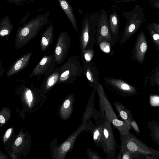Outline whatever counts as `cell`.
<instances>
[{"instance_id":"obj_1","label":"cell","mask_w":159,"mask_h":159,"mask_svg":"<svg viewBox=\"0 0 159 159\" xmlns=\"http://www.w3.org/2000/svg\"><path fill=\"white\" fill-rule=\"evenodd\" d=\"M50 12L37 16L18 29L15 38L16 49L23 47L32 40L48 23Z\"/></svg>"},{"instance_id":"obj_2","label":"cell","mask_w":159,"mask_h":159,"mask_svg":"<svg viewBox=\"0 0 159 159\" xmlns=\"http://www.w3.org/2000/svg\"><path fill=\"white\" fill-rule=\"evenodd\" d=\"M99 14L86 15L82 20L81 30L79 39L80 51L93 49L96 43L97 26Z\"/></svg>"},{"instance_id":"obj_3","label":"cell","mask_w":159,"mask_h":159,"mask_svg":"<svg viewBox=\"0 0 159 159\" xmlns=\"http://www.w3.org/2000/svg\"><path fill=\"white\" fill-rule=\"evenodd\" d=\"M96 91L99 98V111L118 130L120 134H128L129 129L124 121L118 119L103 87L100 84H98Z\"/></svg>"},{"instance_id":"obj_4","label":"cell","mask_w":159,"mask_h":159,"mask_svg":"<svg viewBox=\"0 0 159 159\" xmlns=\"http://www.w3.org/2000/svg\"><path fill=\"white\" fill-rule=\"evenodd\" d=\"M143 10V8L136 4L131 11L122 12L127 22L120 39L121 44L125 43L137 31L145 21Z\"/></svg>"},{"instance_id":"obj_5","label":"cell","mask_w":159,"mask_h":159,"mask_svg":"<svg viewBox=\"0 0 159 159\" xmlns=\"http://www.w3.org/2000/svg\"><path fill=\"white\" fill-rule=\"evenodd\" d=\"M120 148L159 158V151L147 146L130 131L126 134H120Z\"/></svg>"},{"instance_id":"obj_6","label":"cell","mask_w":159,"mask_h":159,"mask_svg":"<svg viewBox=\"0 0 159 159\" xmlns=\"http://www.w3.org/2000/svg\"><path fill=\"white\" fill-rule=\"evenodd\" d=\"M60 68V73L58 84H73L77 77L83 74V68L80 62V57L76 55L70 57Z\"/></svg>"},{"instance_id":"obj_7","label":"cell","mask_w":159,"mask_h":159,"mask_svg":"<svg viewBox=\"0 0 159 159\" xmlns=\"http://www.w3.org/2000/svg\"><path fill=\"white\" fill-rule=\"evenodd\" d=\"M117 143L114 135L111 123L105 117L102 124L101 147L106 154L107 159H117L116 149Z\"/></svg>"},{"instance_id":"obj_8","label":"cell","mask_w":159,"mask_h":159,"mask_svg":"<svg viewBox=\"0 0 159 159\" xmlns=\"http://www.w3.org/2000/svg\"><path fill=\"white\" fill-rule=\"evenodd\" d=\"M103 80L108 88L120 96H132L137 93L134 87L121 79L104 76Z\"/></svg>"},{"instance_id":"obj_9","label":"cell","mask_w":159,"mask_h":159,"mask_svg":"<svg viewBox=\"0 0 159 159\" xmlns=\"http://www.w3.org/2000/svg\"><path fill=\"white\" fill-rule=\"evenodd\" d=\"M71 39L66 31L61 32L58 36L53 53L56 63L61 64L68 54L70 47Z\"/></svg>"},{"instance_id":"obj_10","label":"cell","mask_w":159,"mask_h":159,"mask_svg":"<svg viewBox=\"0 0 159 159\" xmlns=\"http://www.w3.org/2000/svg\"><path fill=\"white\" fill-rule=\"evenodd\" d=\"M102 39L107 40L113 43L109 29L108 15L104 9L100 10L98 20L96 34L97 44Z\"/></svg>"},{"instance_id":"obj_11","label":"cell","mask_w":159,"mask_h":159,"mask_svg":"<svg viewBox=\"0 0 159 159\" xmlns=\"http://www.w3.org/2000/svg\"><path fill=\"white\" fill-rule=\"evenodd\" d=\"M56 62L54 53L52 54L44 55L32 70L29 76H46L50 73L55 68Z\"/></svg>"},{"instance_id":"obj_12","label":"cell","mask_w":159,"mask_h":159,"mask_svg":"<svg viewBox=\"0 0 159 159\" xmlns=\"http://www.w3.org/2000/svg\"><path fill=\"white\" fill-rule=\"evenodd\" d=\"M83 74L89 86L97 90L99 83V72L93 61L83 63Z\"/></svg>"},{"instance_id":"obj_13","label":"cell","mask_w":159,"mask_h":159,"mask_svg":"<svg viewBox=\"0 0 159 159\" xmlns=\"http://www.w3.org/2000/svg\"><path fill=\"white\" fill-rule=\"evenodd\" d=\"M96 90L93 89L90 95L85 110L83 113L82 118V124L85 123L90 118H93L96 121L103 120L105 119V116L99 111H97L94 106V100Z\"/></svg>"},{"instance_id":"obj_14","label":"cell","mask_w":159,"mask_h":159,"mask_svg":"<svg viewBox=\"0 0 159 159\" xmlns=\"http://www.w3.org/2000/svg\"><path fill=\"white\" fill-rule=\"evenodd\" d=\"M148 45L146 37L143 31L139 34L136 42L132 51L133 58L142 64L147 49Z\"/></svg>"},{"instance_id":"obj_15","label":"cell","mask_w":159,"mask_h":159,"mask_svg":"<svg viewBox=\"0 0 159 159\" xmlns=\"http://www.w3.org/2000/svg\"><path fill=\"white\" fill-rule=\"evenodd\" d=\"M85 128V124L81 123L77 129L58 148L59 158L63 159L65 157L67 153L72 149L76 139L80 134L84 131Z\"/></svg>"},{"instance_id":"obj_16","label":"cell","mask_w":159,"mask_h":159,"mask_svg":"<svg viewBox=\"0 0 159 159\" xmlns=\"http://www.w3.org/2000/svg\"><path fill=\"white\" fill-rule=\"evenodd\" d=\"M104 120L96 121V124L95 125L89 119L85 123L84 131L86 132L90 131L94 144L97 147H101V145L102 124Z\"/></svg>"},{"instance_id":"obj_17","label":"cell","mask_w":159,"mask_h":159,"mask_svg":"<svg viewBox=\"0 0 159 159\" xmlns=\"http://www.w3.org/2000/svg\"><path fill=\"white\" fill-rule=\"evenodd\" d=\"M32 54L31 51L27 52L16 61L9 67L7 72V76L11 77L26 68Z\"/></svg>"},{"instance_id":"obj_18","label":"cell","mask_w":159,"mask_h":159,"mask_svg":"<svg viewBox=\"0 0 159 159\" xmlns=\"http://www.w3.org/2000/svg\"><path fill=\"white\" fill-rule=\"evenodd\" d=\"M120 23L119 15L116 11L114 10L110 14L109 17V29L114 45L119 39Z\"/></svg>"},{"instance_id":"obj_19","label":"cell","mask_w":159,"mask_h":159,"mask_svg":"<svg viewBox=\"0 0 159 159\" xmlns=\"http://www.w3.org/2000/svg\"><path fill=\"white\" fill-rule=\"evenodd\" d=\"M113 104L119 116L124 120L130 130L132 127L131 123L133 119L132 112L119 102L114 101Z\"/></svg>"},{"instance_id":"obj_20","label":"cell","mask_w":159,"mask_h":159,"mask_svg":"<svg viewBox=\"0 0 159 159\" xmlns=\"http://www.w3.org/2000/svg\"><path fill=\"white\" fill-rule=\"evenodd\" d=\"M60 67H55L52 71L44 78L42 88L47 91L57 83L60 77Z\"/></svg>"},{"instance_id":"obj_21","label":"cell","mask_w":159,"mask_h":159,"mask_svg":"<svg viewBox=\"0 0 159 159\" xmlns=\"http://www.w3.org/2000/svg\"><path fill=\"white\" fill-rule=\"evenodd\" d=\"M74 95L71 93L68 95L64 101L60 109L61 118L67 120L71 116L73 110Z\"/></svg>"},{"instance_id":"obj_22","label":"cell","mask_w":159,"mask_h":159,"mask_svg":"<svg viewBox=\"0 0 159 159\" xmlns=\"http://www.w3.org/2000/svg\"><path fill=\"white\" fill-rule=\"evenodd\" d=\"M54 36V26L51 24L47 28L41 38L40 45L42 51H47L50 45L53 42Z\"/></svg>"},{"instance_id":"obj_23","label":"cell","mask_w":159,"mask_h":159,"mask_svg":"<svg viewBox=\"0 0 159 159\" xmlns=\"http://www.w3.org/2000/svg\"><path fill=\"white\" fill-rule=\"evenodd\" d=\"M60 5L65 12L75 30L78 31L77 22L73 9L67 0H58Z\"/></svg>"},{"instance_id":"obj_24","label":"cell","mask_w":159,"mask_h":159,"mask_svg":"<svg viewBox=\"0 0 159 159\" xmlns=\"http://www.w3.org/2000/svg\"><path fill=\"white\" fill-rule=\"evenodd\" d=\"M13 28V25L11 23L10 17L6 16L1 19L0 21V36L3 38L6 37L8 40L9 36Z\"/></svg>"},{"instance_id":"obj_25","label":"cell","mask_w":159,"mask_h":159,"mask_svg":"<svg viewBox=\"0 0 159 159\" xmlns=\"http://www.w3.org/2000/svg\"><path fill=\"white\" fill-rule=\"evenodd\" d=\"M147 126L152 140L159 146V123L155 120H150L147 122Z\"/></svg>"},{"instance_id":"obj_26","label":"cell","mask_w":159,"mask_h":159,"mask_svg":"<svg viewBox=\"0 0 159 159\" xmlns=\"http://www.w3.org/2000/svg\"><path fill=\"white\" fill-rule=\"evenodd\" d=\"M101 50L109 55L112 56L114 54L113 43L106 39L101 40L97 44Z\"/></svg>"},{"instance_id":"obj_27","label":"cell","mask_w":159,"mask_h":159,"mask_svg":"<svg viewBox=\"0 0 159 159\" xmlns=\"http://www.w3.org/2000/svg\"><path fill=\"white\" fill-rule=\"evenodd\" d=\"M121 151L122 159H145L147 156L129 151L123 150Z\"/></svg>"},{"instance_id":"obj_28","label":"cell","mask_w":159,"mask_h":159,"mask_svg":"<svg viewBox=\"0 0 159 159\" xmlns=\"http://www.w3.org/2000/svg\"><path fill=\"white\" fill-rule=\"evenodd\" d=\"M94 54L93 49H87L81 51V57L83 63H88L91 61Z\"/></svg>"},{"instance_id":"obj_29","label":"cell","mask_w":159,"mask_h":159,"mask_svg":"<svg viewBox=\"0 0 159 159\" xmlns=\"http://www.w3.org/2000/svg\"><path fill=\"white\" fill-rule=\"evenodd\" d=\"M147 27L152 42L157 49L159 50V34L152 28L150 23H148Z\"/></svg>"},{"instance_id":"obj_30","label":"cell","mask_w":159,"mask_h":159,"mask_svg":"<svg viewBox=\"0 0 159 159\" xmlns=\"http://www.w3.org/2000/svg\"><path fill=\"white\" fill-rule=\"evenodd\" d=\"M87 151L88 159H102L97 151H92L89 148H87Z\"/></svg>"},{"instance_id":"obj_31","label":"cell","mask_w":159,"mask_h":159,"mask_svg":"<svg viewBox=\"0 0 159 159\" xmlns=\"http://www.w3.org/2000/svg\"><path fill=\"white\" fill-rule=\"evenodd\" d=\"M150 102L152 106H159V97L157 96H151L150 97Z\"/></svg>"},{"instance_id":"obj_32","label":"cell","mask_w":159,"mask_h":159,"mask_svg":"<svg viewBox=\"0 0 159 159\" xmlns=\"http://www.w3.org/2000/svg\"><path fill=\"white\" fill-rule=\"evenodd\" d=\"M25 89V95L28 99V101L29 103L30 102L32 101L33 98L32 91L30 89L27 88Z\"/></svg>"},{"instance_id":"obj_33","label":"cell","mask_w":159,"mask_h":159,"mask_svg":"<svg viewBox=\"0 0 159 159\" xmlns=\"http://www.w3.org/2000/svg\"><path fill=\"white\" fill-rule=\"evenodd\" d=\"M149 3L153 8L159 10V0H149Z\"/></svg>"},{"instance_id":"obj_34","label":"cell","mask_w":159,"mask_h":159,"mask_svg":"<svg viewBox=\"0 0 159 159\" xmlns=\"http://www.w3.org/2000/svg\"><path fill=\"white\" fill-rule=\"evenodd\" d=\"M13 130V128L8 129L6 131L3 137V141L5 143L10 137Z\"/></svg>"},{"instance_id":"obj_35","label":"cell","mask_w":159,"mask_h":159,"mask_svg":"<svg viewBox=\"0 0 159 159\" xmlns=\"http://www.w3.org/2000/svg\"><path fill=\"white\" fill-rule=\"evenodd\" d=\"M10 116H7L6 115H4L3 112H1L0 115V122L1 124H3L7 120L8 117Z\"/></svg>"},{"instance_id":"obj_36","label":"cell","mask_w":159,"mask_h":159,"mask_svg":"<svg viewBox=\"0 0 159 159\" xmlns=\"http://www.w3.org/2000/svg\"><path fill=\"white\" fill-rule=\"evenodd\" d=\"M131 127H133L136 132L138 133H140V131L138 125L136 122L133 120V119L131 121Z\"/></svg>"},{"instance_id":"obj_37","label":"cell","mask_w":159,"mask_h":159,"mask_svg":"<svg viewBox=\"0 0 159 159\" xmlns=\"http://www.w3.org/2000/svg\"><path fill=\"white\" fill-rule=\"evenodd\" d=\"M150 24L152 28L159 34V23L153 22Z\"/></svg>"},{"instance_id":"obj_38","label":"cell","mask_w":159,"mask_h":159,"mask_svg":"<svg viewBox=\"0 0 159 159\" xmlns=\"http://www.w3.org/2000/svg\"><path fill=\"white\" fill-rule=\"evenodd\" d=\"M23 141V138L21 136H18L15 141L14 144L16 146H18L20 145Z\"/></svg>"},{"instance_id":"obj_39","label":"cell","mask_w":159,"mask_h":159,"mask_svg":"<svg viewBox=\"0 0 159 159\" xmlns=\"http://www.w3.org/2000/svg\"><path fill=\"white\" fill-rule=\"evenodd\" d=\"M117 159H122V151L120 149V151L117 156Z\"/></svg>"},{"instance_id":"obj_40","label":"cell","mask_w":159,"mask_h":159,"mask_svg":"<svg viewBox=\"0 0 159 159\" xmlns=\"http://www.w3.org/2000/svg\"><path fill=\"white\" fill-rule=\"evenodd\" d=\"M158 75L159 76V74H158ZM157 84L158 86V89H159V76H157Z\"/></svg>"},{"instance_id":"obj_41","label":"cell","mask_w":159,"mask_h":159,"mask_svg":"<svg viewBox=\"0 0 159 159\" xmlns=\"http://www.w3.org/2000/svg\"><path fill=\"white\" fill-rule=\"evenodd\" d=\"M13 2L18 3L19 2L20 0H9Z\"/></svg>"}]
</instances>
